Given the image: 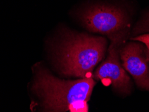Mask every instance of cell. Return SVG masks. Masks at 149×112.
I'll use <instances>...</instances> for the list:
<instances>
[{
  "mask_svg": "<svg viewBox=\"0 0 149 112\" xmlns=\"http://www.w3.org/2000/svg\"><path fill=\"white\" fill-rule=\"evenodd\" d=\"M71 112H88L87 102H83L70 108Z\"/></svg>",
  "mask_w": 149,
  "mask_h": 112,
  "instance_id": "ba28073f",
  "label": "cell"
},
{
  "mask_svg": "<svg viewBox=\"0 0 149 112\" xmlns=\"http://www.w3.org/2000/svg\"><path fill=\"white\" fill-rule=\"evenodd\" d=\"M57 47L61 71L65 75L85 78L106 54L108 42L102 36H91L63 29Z\"/></svg>",
  "mask_w": 149,
  "mask_h": 112,
  "instance_id": "6da1fadb",
  "label": "cell"
},
{
  "mask_svg": "<svg viewBox=\"0 0 149 112\" xmlns=\"http://www.w3.org/2000/svg\"><path fill=\"white\" fill-rule=\"evenodd\" d=\"M81 22L89 31L106 35L108 38L130 30V19L122 8L111 4L95 3L78 13Z\"/></svg>",
  "mask_w": 149,
  "mask_h": 112,
  "instance_id": "3957f363",
  "label": "cell"
},
{
  "mask_svg": "<svg viewBox=\"0 0 149 112\" xmlns=\"http://www.w3.org/2000/svg\"><path fill=\"white\" fill-rule=\"evenodd\" d=\"M147 32H149V14L142 17L134 28V33L135 34Z\"/></svg>",
  "mask_w": 149,
  "mask_h": 112,
  "instance_id": "8992f818",
  "label": "cell"
},
{
  "mask_svg": "<svg viewBox=\"0 0 149 112\" xmlns=\"http://www.w3.org/2000/svg\"><path fill=\"white\" fill-rule=\"evenodd\" d=\"M95 82L91 77L77 80L56 78L43 67H37L33 89L40 99L42 112H66L90 99Z\"/></svg>",
  "mask_w": 149,
  "mask_h": 112,
  "instance_id": "7a4b0ae2",
  "label": "cell"
},
{
  "mask_svg": "<svg viewBox=\"0 0 149 112\" xmlns=\"http://www.w3.org/2000/svg\"><path fill=\"white\" fill-rule=\"evenodd\" d=\"M123 67L141 89L149 91V52L141 43L130 42L120 51Z\"/></svg>",
  "mask_w": 149,
  "mask_h": 112,
  "instance_id": "5b68a950",
  "label": "cell"
},
{
  "mask_svg": "<svg viewBox=\"0 0 149 112\" xmlns=\"http://www.w3.org/2000/svg\"><path fill=\"white\" fill-rule=\"evenodd\" d=\"M128 32H124L109 38L111 40L108 55L93 74V77L104 83H110L118 93L129 94L132 83L120 59V51L124 45Z\"/></svg>",
  "mask_w": 149,
  "mask_h": 112,
  "instance_id": "277c9868",
  "label": "cell"
},
{
  "mask_svg": "<svg viewBox=\"0 0 149 112\" xmlns=\"http://www.w3.org/2000/svg\"><path fill=\"white\" fill-rule=\"evenodd\" d=\"M131 40L141 42L142 45L145 46V47L146 48V49H147L149 52V33L139 35V36H136L134 38H132Z\"/></svg>",
  "mask_w": 149,
  "mask_h": 112,
  "instance_id": "52a82bcc",
  "label": "cell"
}]
</instances>
